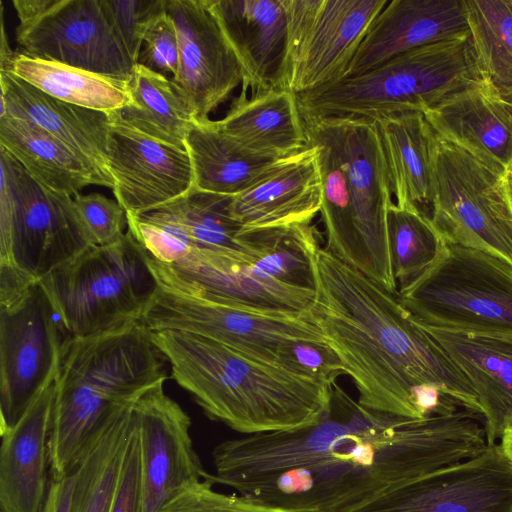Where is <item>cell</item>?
I'll return each mask as SVG.
<instances>
[{"label":"cell","instance_id":"6da1fadb","mask_svg":"<svg viewBox=\"0 0 512 512\" xmlns=\"http://www.w3.org/2000/svg\"><path fill=\"white\" fill-rule=\"evenodd\" d=\"M488 446L467 410L420 419L369 410L337 383L314 425L225 440L204 477L238 494L299 512H348Z\"/></svg>","mask_w":512,"mask_h":512},{"label":"cell","instance_id":"7a4b0ae2","mask_svg":"<svg viewBox=\"0 0 512 512\" xmlns=\"http://www.w3.org/2000/svg\"><path fill=\"white\" fill-rule=\"evenodd\" d=\"M307 310L353 380L358 402L379 413L420 419L414 390L430 387L479 416L476 395L440 344L381 284L321 246L313 256Z\"/></svg>","mask_w":512,"mask_h":512},{"label":"cell","instance_id":"3957f363","mask_svg":"<svg viewBox=\"0 0 512 512\" xmlns=\"http://www.w3.org/2000/svg\"><path fill=\"white\" fill-rule=\"evenodd\" d=\"M151 332V331H150ZM151 338L186 390L211 420L246 434L316 424L333 385L264 362L185 331H152Z\"/></svg>","mask_w":512,"mask_h":512},{"label":"cell","instance_id":"277c9868","mask_svg":"<svg viewBox=\"0 0 512 512\" xmlns=\"http://www.w3.org/2000/svg\"><path fill=\"white\" fill-rule=\"evenodd\" d=\"M166 361L151 332L139 322L89 337L65 338L54 379L52 480L72 474L104 424L165 382Z\"/></svg>","mask_w":512,"mask_h":512},{"label":"cell","instance_id":"5b68a950","mask_svg":"<svg viewBox=\"0 0 512 512\" xmlns=\"http://www.w3.org/2000/svg\"><path fill=\"white\" fill-rule=\"evenodd\" d=\"M478 81L469 33L399 54L364 73L297 94V100L303 120H375L404 111L424 113Z\"/></svg>","mask_w":512,"mask_h":512},{"label":"cell","instance_id":"8992f818","mask_svg":"<svg viewBox=\"0 0 512 512\" xmlns=\"http://www.w3.org/2000/svg\"><path fill=\"white\" fill-rule=\"evenodd\" d=\"M39 283L71 337L139 322L160 288L148 253L129 229L113 244L87 248Z\"/></svg>","mask_w":512,"mask_h":512},{"label":"cell","instance_id":"52a82bcc","mask_svg":"<svg viewBox=\"0 0 512 512\" xmlns=\"http://www.w3.org/2000/svg\"><path fill=\"white\" fill-rule=\"evenodd\" d=\"M397 298L423 326L512 336V265L481 250L445 244Z\"/></svg>","mask_w":512,"mask_h":512},{"label":"cell","instance_id":"ba28073f","mask_svg":"<svg viewBox=\"0 0 512 512\" xmlns=\"http://www.w3.org/2000/svg\"><path fill=\"white\" fill-rule=\"evenodd\" d=\"M93 245L73 197L36 182L0 146V266L40 282Z\"/></svg>","mask_w":512,"mask_h":512},{"label":"cell","instance_id":"9c48e42d","mask_svg":"<svg viewBox=\"0 0 512 512\" xmlns=\"http://www.w3.org/2000/svg\"><path fill=\"white\" fill-rule=\"evenodd\" d=\"M430 205L431 221L445 244L481 250L512 265V206L505 175L438 134Z\"/></svg>","mask_w":512,"mask_h":512},{"label":"cell","instance_id":"30bf717a","mask_svg":"<svg viewBox=\"0 0 512 512\" xmlns=\"http://www.w3.org/2000/svg\"><path fill=\"white\" fill-rule=\"evenodd\" d=\"M139 323L151 332L194 333L276 365L281 350L292 342H326L307 311H257L162 286Z\"/></svg>","mask_w":512,"mask_h":512},{"label":"cell","instance_id":"8fae6325","mask_svg":"<svg viewBox=\"0 0 512 512\" xmlns=\"http://www.w3.org/2000/svg\"><path fill=\"white\" fill-rule=\"evenodd\" d=\"M66 337L39 282L0 295V433L54 382Z\"/></svg>","mask_w":512,"mask_h":512},{"label":"cell","instance_id":"7c38bea8","mask_svg":"<svg viewBox=\"0 0 512 512\" xmlns=\"http://www.w3.org/2000/svg\"><path fill=\"white\" fill-rule=\"evenodd\" d=\"M283 88L301 94L343 79L388 0H284Z\"/></svg>","mask_w":512,"mask_h":512},{"label":"cell","instance_id":"4fadbf2b","mask_svg":"<svg viewBox=\"0 0 512 512\" xmlns=\"http://www.w3.org/2000/svg\"><path fill=\"white\" fill-rule=\"evenodd\" d=\"M304 121L315 122L341 157L356 230L368 263V277L397 295L387 228L392 190L377 122L363 117Z\"/></svg>","mask_w":512,"mask_h":512},{"label":"cell","instance_id":"5bb4252c","mask_svg":"<svg viewBox=\"0 0 512 512\" xmlns=\"http://www.w3.org/2000/svg\"><path fill=\"white\" fill-rule=\"evenodd\" d=\"M19 53L129 83L135 63L107 20L100 0H45L15 30Z\"/></svg>","mask_w":512,"mask_h":512},{"label":"cell","instance_id":"9a60e30c","mask_svg":"<svg viewBox=\"0 0 512 512\" xmlns=\"http://www.w3.org/2000/svg\"><path fill=\"white\" fill-rule=\"evenodd\" d=\"M232 198L192 187L169 203L133 215L129 228L152 258L167 264L202 249L258 259L262 248L257 232L231 216Z\"/></svg>","mask_w":512,"mask_h":512},{"label":"cell","instance_id":"2e32d148","mask_svg":"<svg viewBox=\"0 0 512 512\" xmlns=\"http://www.w3.org/2000/svg\"><path fill=\"white\" fill-rule=\"evenodd\" d=\"M348 512H512V460L499 443Z\"/></svg>","mask_w":512,"mask_h":512},{"label":"cell","instance_id":"e0dca14e","mask_svg":"<svg viewBox=\"0 0 512 512\" xmlns=\"http://www.w3.org/2000/svg\"><path fill=\"white\" fill-rule=\"evenodd\" d=\"M256 259L214 250H193L171 264L148 254L160 286L263 312L302 313L314 289L290 285L264 274Z\"/></svg>","mask_w":512,"mask_h":512},{"label":"cell","instance_id":"ac0fdd59","mask_svg":"<svg viewBox=\"0 0 512 512\" xmlns=\"http://www.w3.org/2000/svg\"><path fill=\"white\" fill-rule=\"evenodd\" d=\"M179 40V66L170 78L195 121L224 103L238 86H249L246 70L222 30L209 0H167Z\"/></svg>","mask_w":512,"mask_h":512},{"label":"cell","instance_id":"d6986e66","mask_svg":"<svg viewBox=\"0 0 512 512\" xmlns=\"http://www.w3.org/2000/svg\"><path fill=\"white\" fill-rule=\"evenodd\" d=\"M159 383L133 407L140 446V512H157L177 490L203 479L191 419Z\"/></svg>","mask_w":512,"mask_h":512},{"label":"cell","instance_id":"ffe728a7","mask_svg":"<svg viewBox=\"0 0 512 512\" xmlns=\"http://www.w3.org/2000/svg\"><path fill=\"white\" fill-rule=\"evenodd\" d=\"M110 116L108 171L115 198L127 214L169 203L193 187L187 150L152 139Z\"/></svg>","mask_w":512,"mask_h":512},{"label":"cell","instance_id":"44dd1931","mask_svg":"<svg viewBox=\"0 0 512 512\" xmlns=\"http://www.w3.org/2000/svg\"><path fill=\"white\" fill-rule=\"evenodd\" d=\"M469 33L465 0L388 1L370 25L345 77L407 51Z\"/></svg>","mask_w":512,"mask_h":512},{"label":"cell","instance_id":"7402d4cb","mask_svg":"<svg viewBox=\"0 0 512 512\" xmlns=\"http://www.w3.org/2000/svg\"><path fill=\"white\" fill-rule=\"evenodd\" d=\"M322 205L318 151L306 145L280 159L273 170L233 196L231 216L244 228H271L312 223Z\"/></svg>","mask_w":512,"mask_h":512},{"label":"cell","instance_id":"603a6c76","mask_svg":"<svg viewBox=\"0 0 512 512\" xmlns=\"http://www.w3.org/2000/svg\"><path fill=\"white\" fill-rule=\"evenodd\" d=\"M420 326L465 375L477 398L487 443H498L512 427V336Z\"/></svg>","mask_w":512,"mask_h":512},{"label":"cell","instance_id":"cb8c5ba5","mask_svg":"<svg viewBox=\"0 0 512 512\" xmlns=\"http://www.w3.org/2000/svg\"><path fill=\"white\" fill-rule=\"evenodd\" d=\"M0 86V117L38 126L111 178L107 163L110 113L56 99L10 72H0Z\"/></svg>","mask_w":512,"mask_h":512},{"label":"cell","instance_id":"d4e9b609","mask_svg":"<svg viewBox=\"0 0 512 512\" xmlns=\"http://www.w3.org/2000/svg\"><path fill=\"white\" fill-rule=\"evenodd\" d=\"M53 401L54 382L14 426L0 433V512L44 511Z\"/></svg>","mask_w":512,"mask_h":512},{"label":"cell","instance_id":"484cf974","mask_svg":"<svg viewBox=\"0 0 512 512\" xmlns=\"http://www.w3.org/2000/svg\"><path fill=\"white\" fill-rule=\"evenodd\" d=\"M209 4L246 70L252 91L283 88L284 0H209Z\"/></svg>","mask_w":512,"mask_h":512},{"label":"cell","instance_id":"4316f807","mask_svg":"<svg viewBox=\"0 0 512 512\" xmlns=\"http://www.w3.org/2000/svg\"><path fill=\"white\" fill-rule=\"evenodd\" d=\"M433 130L497 173L512 166V113L480 81L424 112Z\"/></svg>","mask_w":512,"mask_h":512},{"label":"cell","instance_id":"83f0119b","mask_svg":"<svg viewBox=\"0 0 512 512\" xmlns=\"http://www.w3.org/2000/svg\"><path fill=\"white\" fill-rule=\"evenodd\" d=\"M247 85L235 98L217 127L251 154L273 160L286 158L306 147L305 124L297 95L285 88L252 92Z\"/></svg>","mask_w":512,"mask_h":512},{"label":"cell","instance_id":"f1b7e54d","mask_svg":"<svg viewBox=\"0 0 512 512\" xmlns=\"http://www.w3.org/2000/svg\"><path fill=\"white\" fill-rule=\"evenodd\" d=\"M0 146L39 184L69 195L89 185L113 188V180L38 126L18 118L0 117Z\"/></svg>","mask_w":512,"mask_h":512},{"label":"cell","instance_id":"f546056e","mask_svg":"<svg viewBox=\"0 0 512 512\" xmlns=\"http://www.w3.org/2000/svg\"><path fill=\"white\" fill-rule=\"evenodd\" d=\"M375 121L395 203L419 208L431 204L437 134L424 113L404 111Z\"/></svg>","mask_w":512,"mask_h":512},{"label":"cell","instance_id":"4dcf8cb0","mask_svg":"<svg viewBox=\"0 0 512 512\" xmlns=\"http://www.w3.org/2000/svg\"><path fill=\"white\" fill-rule=\"evenodd\" d=\"M193 170V187L235 196L267 176L277 162L241 148L216 121H193L185 139Z\"/></svg>","mask_w":512,"mask_h":512},{"label":"cell","instance_id":"1f68e13d","mask_svg":"<svg viewBox=\"0 0 512 512\" xmlns=\"http://www.w3.org/2000/svg\"><path fill=\"white\" fill-rule=\"evenodd\" d=\"M306 144L314 145L322 178L321 220L326 249L368 277V263L354 221L348 177L341 157L327 135L313 121H304Z\"/></svg>","mask_w":512,"mask_h":512},{"label":"cell","instance_id":"d6a6232c","mask_svg":"<svg viewBox=\"0 0 512 512\" xmlns=\"http://www.w3.org/2000/svg\"><path fill=\"white\" fill-rule=\"evenodd\" d=\"M127 92L128 102L111 112L112 117L152 139L186 150L194 119L170 78L136 64Z\"/></svg>","mask_w":512,"mask_h":512},{"label":"cell","instance_id":"836d02e7","mask_svg":"<svg viewBox=\"0 0 512 512\" xmlns=\"http://www.w3.org/2000/svg\"><path fill=\"white\" fill-rule=\"evenodd\" d=\"M480 82L512 113V0H465Z\"/></svg>","mask_w":512,"mask_h":512},{"label":"cell","instance_id":"e575fe53","mask_svg":"<svg viewBox=\"0 0 512 512\" xmlns=\"http://www.w3.org/2000/svg\"><path fill=\"white\" fill-rule=\"evenodd\" d=\"M134 404L114 415L87 445L75 469L72 512L110 511L133 427Z\"/></svg>","mask_w":512,"mask_h":512},{"label":"cell","instance_id":"d590c367","mask_svg":"<svg viewBox=\"0 0 512 512\" xmlns=\"http://www.w3.org/2000/svg\"><path fill=\"white\" fill-rule=\"evenodd\" d=\"M61 101L111 113L129 100L127 86L107 77L58 62L31 58L21 53L7 70Z\"/></svg>","mask_w":512,"mask_h":512},{"label":"cell","instance_id":"8d00e7d4","mask_svg":"<svg viewBox=\"0 0 512 512\" xmlns=\"http://www.w3.org/2000/svg\"><path fill=\"white\" fill-rule=\"evenodd\" d=\"M389 248L398 291L421 275L439 256L445 243L417 206L391 204L387 214Z\"/></svg>","mask_w":512,"mask_h":512},{"label":"cell","instance_id":"74e56055","mask_svg":"<svg viewBox=\"0 0 512 512\" xmlns=\"http://www.w3.org/2000/svg\"><path fill=\"white\" fill-rule=\"evenodd\" d=\"M207 478L182 487L157 512H299L241 494L216 491Z\"/></svg>","mask_w":512,"mask_h":512},{"label":"cell","instance_id":"f35d334b","mask_svg":"<svg viewBox=\"0 0 512 512\" xmlns=\"http://www.w3.org/2000/svg\"><path fill=\"white\" fill-rule=\"evenodd\" d=\"M104 14L131 60L137 64L144 36L166 11L167 0H100Z\"/></svg>","mask_w":512,"mask_h":512},{"label":"cell","instance_id":"ab89813d","mask_svg":"<svg viewBox=\"0 0 512 512\" xmlns=\"http://www.w3.org/2000/svg\"><path fill=\"white\" fill-rule=\"evenodd\" d=\"M73 203L94 245L113 244L127 232V213L117 201L100 193H79L73 197Z\"/></svg>","mask_w":512,"mask_h":512},{"label":"cell","instance_id":"60d3db41","mask_svg":"<svg viewBox=\"0 0 512 512\" xmlns=\"http://www.w3.org/2000/svg\"><path fill=\"white\" fill-rule=\"evenodd\" d=\"M279 365L330 385L344 373L341 360L326 342H292L281 350Z\"/></svg>","mask_w":512,"mask_h":512},{"label":"cell","instance_id":"b9f144b4","mask_svg":"<svg viewBox=\"0 0 512 512\" xmlns=\"http://www.w3.org/2000/svg\"><path fill=\"white\" fill-rule=\"evenodd\" d=\"M137 64L161 74H177L179 40L175 24L165 11L148 28Z\"/></svg>","mask_w":512,"mask_h":512},{"label":"cell","instance_id":"7bdbcfd3","mask_svg":"<svg viewBox=\"0 0 512 512\" xmlns=\"http://www.w3.org/2000/svg\"><path fill=\"white\" fill-rule=\"evenodd\" d=\"M140 498V446L134 418L109 512H140Z\"/></svg>","mask_w":512,"mask_h":512},{"label":"cell","instance_id":"ee69618b","mask_svg":"<svg viewBox=\"0 0 512 512\" xmlns=\"http://www.w3.org/2000/svg\"><path fill=\"white\" fill-rule=\"evenodd\" d=\"M75 484V471L60 480H52L43 512H72Z\"/></svg>","mask_w":512,"mask_h":512},{"label":"cell","instance_id":"f6af8a7d","mask_svg":"<svg viewBox=\"0 0 512 512\" xmlns=\"http://www.w3.org/2000/svg\"><path fill=\"white\" fill-rule=\"evenodd\" d=\"M18 51L10 48L5 34L4 20H3V5L1 2V44H0V71L8 69Z\"/></svg>","mask_w":512,"mask_h":512},{"label":"cell","instance_id":"bcb514c9","mask_svg":"<svg viewBox=\"0 0 512 512\" xmlns=\"http://www.w3.org/2000/svg\"><path fill=\"white\" fill-rule=\"evenodd\" d=\"M498 443L505 454L512 460V427L506 430Z\"/></svg>","mask_w":512,"mask_h":512},{"label":"cell","instance_id":"7dc6e473","mask_svg":"<svg viewBox=\"0 0 512 512\" xmlns=\"http://www.w3.org/2000/svg\"><path fill=\"white\" fill-rule=\"evenodd\" d=\"M507 192L512 206V166L505 173Z\"/></svg>","mask_w":512,"mask_h":512}]
</instances>
